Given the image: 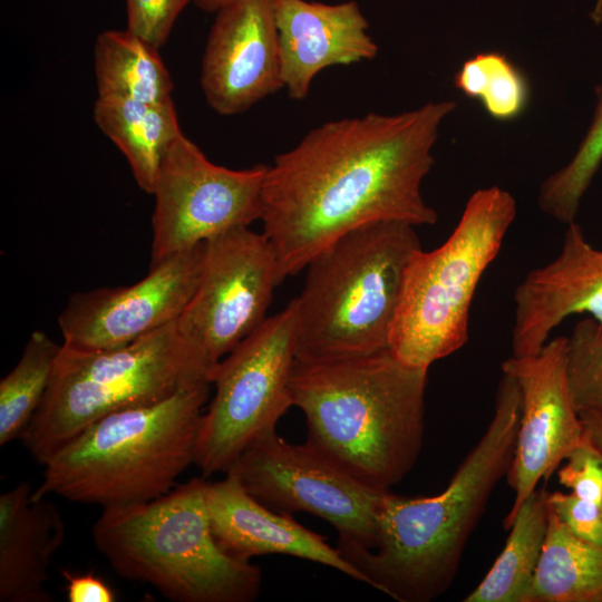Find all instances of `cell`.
Instances as JSON below:
<instances>
[{
  "label": "cell",
  "mask_w": 602,
  "mask_h": 602,
  "mask_svg": "<svg viewBox=\"0 0 602 602\" xmlns=\"http://www.w3.org/2000/svg\"><path fill=\"white\" fill-rule=\"evenodd\" d=\"M456 106L430 101L396 115L330 120L274 157L263 183L261 221L280 283L360 226L437 222L421 184L434 165L439 128Z\"/></svg>",
  "instance_id": "cell-1"
},
{
  "label": "cell",
  "mask_w": 602,
  "mask_h": 602,
  "mask_svg": "<svg viewBox=\"0 0 602 602\" xmlns=\"http://www.w3.org/2000/svg\"><path fill=\"white\" fill-rule=\"evenodd\" d=\"M521 407L517 382L503 372L493 417L446 488L428 497L388 491L379 504L373 547L337 542L366 584L398 602H430L449 589L494 488L509 469Z\"/></svg>",
  "instance_id": "cell-2"
},
{
  "label": "cell",
  "mask_w": 602,
  "mask_h": 602,
  "mask_svg": "<svg viewBox=\"0 0 602 602\" xmlns=\"http://www.w3.org/2000/svg\"><path fill=\"white\" fill-rule=\"evenodd\" d=\"M428 369L390 350L321 361L295 359L290 394L305 418V443L378 491L416 465L425 433Z\"/></svg>",
  "instance_id": "cell-3"
},
{
  "label": "cell",
  "mask_w": 602,
  "mask_h": 602,
  "mask_svg": "<svg viewBox=\"0 0 602 602\" xmlns=\"http://www.w3.org/2000/svg\"><path fill=\"white\" fill-rule=\"evenodd\" d=\"M213 383L182 388L149 406L109 414L89 425L43 465L35 498L59 496L104 507L155 499L194 464Z\"/></svg>",
  "instance_id": "cell-4"
},
{
  "label": "cell",
  "mask_w": 602,
  "mask_h": 602,
  "mask_svg": "<svg viewBox=\"0 0 602 602\" xmlns=\"http://www.w3.org/2000/svg\"><path fill=\"white\" fill-rule=\"evenodd\" d=\"M206 484L195 477L148 502L104 507L91 528L95 547L118 576L151 584L171 601H254L262 571L217 544Z\"/></svg>",
  "instance_id": "cell-5"
},
{
  "label": "cell",
  "mask_w": 602,
  "mask_h": 602,
  "mask_svg": "<svg viewBox=\"0 0 602 602\" xmlns=\"http://www.w3.org/2000/svg\"><path fill=\"white\" fill-rule=\"evenodd\" d=\"M414 225L380 221L330 243L307 264L293 299L297 355L334 360L389 350L405 273L421 249Z\"/></svg>",
  "instance_id": "cell-6"
},
{
  "label": "cell",
  "mask_w": 602,
  "mask_h": 602,
  "mask_svg": "<svg viewBox=\"0 0 602 602\" xmlns=\"http://www.w3.org/2000/svg\"><path fill=\"white\" fill-rule=\"evenodd\" d=\"M216 366L181 333L177 320L114 349L61 344L47 391L20 439L43 466L109 414L157 404L194 383H213Z\"/></svg>",
  "instance_id": "cell-7"
},
{
  "label": "cell",
  "mask_w": 602,
  "mask_h": 602,
  "mask_svg": "<svg viewBox=\"0 0 602 602\" xmlns=\"http://www.w3.org/2000/svg\"><path fill=\"white\" fill-rule=\"evenodd\" d=\"M516 212L509 192L498 186L477 190L448 239L433 251L414 254L390 334L389 350L397 359L428 369L466 343L475 291Z\"/></svg>",
  "instance_id": "cell-8"
},
{
  "label": "cell",
  "mask_w": 602,
  "mask_h": 602,
  "mask_svg": "<svg viewBox=\"0 0 602 602\" xmlns=\"http://www.w3.org/2000/svg\"><path fill=\"white\" fill-rule=\"evenodd\" d=\"M297 355L294 301L265 321L216 366L194 464L203 477L226 473L254 440L275 430L293 406L290 377Z\"/></svg>",
  "instance_id": "cell-9"
},
{
  "label": "cell",
  "mask_w": 602,
  "mask_h": 602,
  "mask_svg": "<svg viewBox=\"0 0 602 602\" xmlns=\"http://www.w3.org/2000/svg\"><path fill=\"white\" fill-rule=\"evenodd\" d=\"M227 472L266 507L288 515L310 513L337 531V542L373 547L386 492L360 482L309 444H292L271 431L249 445Z\"/></svg>",
  "instance_id": "cell-10"
},
{
  "label": "cell",
  "mask_w": 602,
  "mask_h": 602,
  "mask_svg": "<svg viewBox=\"0 0 602 602\" xmlns=\"http://www.w3.org/2000/svg\"><path fill=\"white\" fill-rule=\"evenodd\" d=\"M266 171L262 164L243 169L216 165L181 134L163 159L152 193L149 268L261 220Z\"/></svg>",
  "instance_id": "cell-11"
},
{
  "label": "cell",
  "mask_w": 602,
  "mask_h": 602,
  "mask_svg": "<svg viewBox=\"0 0 602 602\" xmlns=\"http://www.w3.org/2000/svg\"><path fill=\"white\" fill-rule=\"evenodd\" d=\"M278 262L263 233L236 227L205 241L196 290L177 319L181 333L217 365L264 321Z\"/></svg>",
  "instance_id": "cell-12"
},
{
  "label": "cell",
  "mask_w": 602,
  "mask_h": 602,
  "mask_svg": "<svg viewBox=\"0 0 602 602\" xmlns=\"http://www.w3.org/2000/svg\"><path fill=\"white\" fill-rule=\"evenodd\" d=\"M204 249L205 242L151 266L134 284L74 293L58 315L62 344L114 349L176 321L196 290Z\"/></svg>",
  "instance_id": "cell-13"
},
{
  "label": "cell",
  "mask_w": 602,
  "mask_h": 602,
  "mask_svg": "<svg viewBox=\"0 0 602 602\" xmlns=\"http://www.w3.org/2000/svg\"><path fill=\"white\" fill-rule=\"evenodd\" d=\"M566 337L548 340L540 352L511 357L502 371L521 390V418L514 456L506 474L514 492L504 518L508 530L524 502L541 479L547 480L585 435L566 377Z\"/></svg>",
  "instance_id": "cell-14"
},
{
  "label": "cell",
  "mask_w": 602,
  "mask_h": 602,
  "mask_svg": "<svg viewBox=\"0 0 602 602\" xmlns=\"http://www.w3.org/2000/svg\"><path fill=\"white\" fill-rule=\"evenodd\" d=\"M212 25L201 87L220 115L243 113L284 88L272 0H232Z\"/></svg>",
  "instance_id": "cell-15"
},
{
  "label": "cell",
  "mask_w": 602,
  "mask_h": 602,
  "mask_svg": "<svg viewBox=\"0 0 602 602\" xmlns=\"http://www.w3.org/2000/svg\"><path fill=\"white\" fill-rule=\"evenodd\" d=\"M513 357L535 356L552 331L573 314L602 324V250L579 224H567L560 253L528 272L514 293Z\"/></svg>",
  "instance_id": "cell-16"
},
{
  "label": "cell",
  "mask_w": 602,
  "mask_h": 602,
  "mask_svg": "<svg viewBox=\"0 0 602 602\" xmlns=\"http://www.w3.org/2000/svg\"><path fill=\"white\" fill-rule=\"evenodd\" d=\"M272 4L283 86L292 99H304L321 70L373 59L378 54L356 1L272 0Z\"/></svg>",
  "instance_id": "cell-17"
},
{
  "label": "cell",
  "mask_w": 602,
  "mask_h": 602,
  "mask_svg": "<svg viewBox=\"0 0 602 602\" xmlns=\"http://www.w3.org/2000/svg\"><path fill=\"white\" fill-rule=\"evenodd\" d=\"M206 507L213 535L229 555L251 561L281 554L322 564L366 583L363 575L326 537L291 515L275 512L254 498L232 473L206 484Z\"/></svg>",
  "instance_id": "cell-18"
},
{
  "label": "cell",
  "mask_w": 602,
  "mask_h": 602,
  "mask_svg": "<svg viewBox=\"0 0 602 602\" xmlns=\"http://www.w3.org/2000/svg\"><path fill=\"white\" fill-rule=\"evenodd\" d=\"M28 482L0 496V601L52 602L46 584L66 528L48 497L35 498Z\"/></svg>",
  "instance_id": "cell-19"
},
{
  "label": "cell",
  "mask_w": 602,
  "mask_h": 602,
  "mask_svg": "<svg viewBox=\"0 0 602 602\" xmlns=\"http://www.w3.org/2000/svg\"><path fill=\"white\" fill-rule=\"evenodd\" d=\"M94 120L125 155L137 185L152 194L167 151L183 134L173 99L145 103L98 97Z\"/></svg>",
  "instance_id": "cell-20"
},
{
  "label": "cell",
  "mask_w": 602,
  "mask_h": 602,
  "mask_svg": "<svg viewBox=\"0 0 602 602\" xmlns=\"http://www.w3.org/2000/svg\"><path fill=\"white\" fill-rule=\"evenodd\" d=\"M548 492L536 488L508 528L505 546L464 602H530L548 526Z\"/></svg>",
  "instance_id": "cell-21"
},
{
  "label": "cell",
  "mask_w": 602,
  "mask_h": 602,
  "mask_svg": "<svg viewBox=\"0 0 602 602\" xmlns=\"http://www.w3.org/2000/svg\"><path fill=\"white\" fill-rule=\"evenodd\" d=\"M98 97L145 103L172 100L174 87L158 49L130 31H101L94 45Z\"/></svg>",
  "instance_id": "cell-22"
},
{
  "label": "cell",
  "mask_w": 602,
  "mask_h": 602,
  "mask_svg": "<svg viewBox=\"0 0 602 602\" xmlns=\"http://www.w3.org/2000/svg\"><path fill=\"white\" fill-rule=\"evenodd\" d=\"M530 602H602V544L575 536L551 507Z\"/></svg>",
  "instance_id": "cell-23"
},
{
  "label": "cell",
  "mask_w": 602,
  "mask_h": 602,
  "mask_svg": "<svg viewBox=\"0 0 602 602\" xmlns=\"http://www.w3.org/2000/svg\"><path fill=\"white\" fill-rule=\"evenodd\" d=\"M60 348L43 331H33L16 366L1 379V446L21 437L47 391Z\"/></svg>",
  "instance_id": "cell-24"
},
{
  "label": "cell",
  "mask_w": 602,
  "mask_h": 602,
  "mask_svg": "<svg viewBox=\"0 0 602 602\" xmlns=\"http://www.w3.org/2000/svg\"><path fill=\"white\" fill-rule=\"evenodd\" d=\"M595 108L572 158L547 176L538 191L543 213L563 224L575 222L581 201L602 163V80L595 87Z\"/></svg>",
  "instance_id": "cell-25"
},
{
  "label": "cell",
  "mask_w": 602,
  "mask_h": 602,
  "mask_svg": "<svg viewBox=\"0 0 602 602\" xmlns=\"http://www.w3.org/2000/svg\"><path fill=\"white\" fill-rule=\"evenodd\" d=\"M454 84L465 96L479 100L496 120L518 117L528 101L524 75L498 52L478 54L467 59L455 74Z\"/></svg>",
  "instance_id": "cell-26"
},
{
  "label": "cell",
  "mask_w": 602,
  "mask_h": 602,
  "mask_svg": "<svg viewBox=\"0 0 602 602\" xmlns=\"http://www.w3.org/2000/svg\"><path fill=\"white\" fill-rule=\"evenodd\" d=\"M566 377L579 412L602 414V324L588 317L566 337Z\"/></svg>",
  "instance_id": "cell-27"
},
{
  "label": "cell",
  "mask_w": 602,
  "mask_h": 602,
  "mask_svg": "<svg viewBox=\"0 0 602 602\" xmlns=\"http://www.w3.org/2000/svg\"><path fill=\"white\" fill-rule=\"evenodd\" d=\"M127 30L155 48L163 46L181 11L194 0H125Z\"/></svg>",
  "instance_id": "cell-28"
},
{
  "label": "cell",
  "mask_w": 602,
  "mask_h": 602,
  "mask_svg": "<svg viewBox=\"0 0 602 602\" xmlns=\"http://www.w3.org/2000/svg\"><path fill=\"white\" fill-rule=\"evenodd\" d=\"M557 478L577 497L602 504V453L586 433L559 467Z\"/></svg>",
  "instance_id": "cell-29"
},
{
  "label": "cell",
  "mask_w": 602,
  "mask_h": 602,
  "mask_svg": "<svg viewBox=\"0 0 602 602\" xmlns=\"http://www.w3.org/2000/svg\"><path fill=\"white\" fill-rule=\"evenodd\" d=\"M547 499L551 509L571 533L581 540L602 544L601 503L562 492H548Z\"/></svg>",
  "instance_id": "cell-30"
},
{
  "label": "cell",
  "mask_w": 602,
  "mask_h": 602,
  "mask_svg": "<svg viewBox=\"0 0 602 602\" xmlns=\"http://www.w3.org/2000/svg\"><path fill=\"white\" fill-rule=\"evenodd\" d=\"M69 602H114V590L93 572L85 574L62 570Z\"/></svg>",
  "instance_id": "cell-31"
},
{
  "label": "cell",
  "mask_w": 602,
  "mask_h": 602,
  "mask_svg": "<svg viewBox=\"0 0 602 602\" xmlns=\"http://www.w3.org/2000/svg\"><path fill=\"white\" fill-rule=\"evenodd\" d=\"M579 414L588 437L602 453V414L595 411H582Z\"/></svg>",
  "instance_id": "cell-32"
},
{
  "label": "cell",
  "mask_w": 602,
  "mask_h": 602,
  "mask_svg": "<svg viewBox=\"0 0 602 602\" xmlns=\"http://www.w3.org/2000/svg\"><path fill=\"white\" fill-rule=\"evenodd\" d=\"M232 0H194L195 4L208 12H215Z\"/></svg>",
  "instance_id": "cell-33"
}]
</instances>
